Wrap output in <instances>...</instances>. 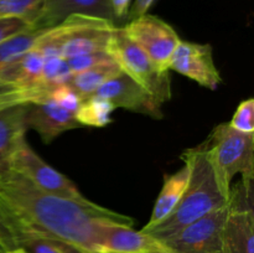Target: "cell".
<instances>
[{"label": "cell", "mask_w": 254, "mask_h": 253, "mask_svg": "<svg viewBox=\"0 0 254 253\" xmlns=\"http://www.w3.org/2000/svg\"><path fill=\"white\" fill-rule=\"evenodd\" d=\"M189 179H190V169L186 164H184L183 168L179 169L176 173L164 178L163 188L154 203L149 222L144 226L143 231L150 230L173 213L185 193Z\"/></svg>", "instance_id": "obj_16"}, {"label": "cell", "mask_w": 254, "mask_h": 253, "mask_svg": "<svg viewBox=\"0 0 254 253\" xmlns=\"http://www.w3.org/2000/svg\"><path fill=\"white\" fill-rule=\"evenodd\" d=\"M228 211L230 202L161 241L174 253H221L222 231Z\"/></svg>", "instance_id": "obj_8"}, {"label": "cell", "mask_w": 254, "mask_h": 253, "mask_svg": "<svg viewBox=\"0 0 254 253\" xmlns=\"http://www.w3.org/2000/svg\"><path fill=\"white\" fill-rule=\"evenodd\" d=\"M27 104L0 109V175L7 173L20 146L26 143Z\"/></svg>", "instance_id": "obj_15"}, {"label": "cell", "mask_w": 254, "mask_h": 253, "mask_svg": "<svg viewBox=\"0 0 254 253\" xmlns=\"http://www.w3.org/2000/svg\"><path fill=\"white\" fill-rule=\"evenodd\" d=\"M67 64L72 73H77V72L84 71L87 68H92V67L99 66V64H107L113 63L112 57L107 54L106 51L93 52V54L81 55V56H74L71 59H67Z\"/></svg>", "instance_id": "obj_22"}, {"label": "cell", "mask_w": 254, "mask_h": 253, "mask_svg": "<svg viewBox=\"0 0 254 253\" xmlns=\"http://www.w3.org/2000/svg\"><path fill=\"white\" fill-rule=\"evenodd\" d=\"M221 253H254V213L252 197L242 186L231 192L230 211L222 231Z\"/></svg>", "instance_id": "obj_10"}, {"label": "cell", "mask_w": 254, "mask_h": 253, "mask_svg": "<svg viewBox=\"0 0 254 253\" xmlns=\"http://www.w3.org/2000/svg\"><path fill=\"white\" fill-rule=\"evenodd\" d=\"M101 97L107 99L114 108H123L135 113L145 114L151 118H163L161 104H159L143 87L127 76L124 72L104 82L91 97Z\"/></svg>", "instance_id": "obj_11"}, {"label": "cell", "mask_w": 254, "mask_h": 253, "mask_svg": "<svg viewBox=\"0 0 254 253\" xmlns=\"http://www.w3.org/2000/svg\"><path fill=\"white\" fill-rule=\"evenodd\" d=\"M96 253H174L150 233L133 230L123 222H109L102 228Z\"/></svg>", "instance_id": "obj_12"}, {"label": "cell", "mask_w": 254, "mask_h": 253, "mask_svg": "<svg viewBox=\"0 0 254 253\" xmlns=\"http://www.w3.org/2000/svg\"><path fill=\"white\" fill-rule=\"evenodd\" d=\"M114 109L111 102L93 96L81 102L76 111V118L82 126L102 128L112 122L111 116Z\"/></svg>", "instance_id": "obj_18"}, {"label": "cell", "mask_w": 254, "mask_h": 253, "mask_svg": "<svg viewBox=\"0 0 254 253\" xmlns=\"http://www.w3.org/2000/svg\"><path fill=\"white\" fill-rule=\"evenodd\" d=\"M72 15L98 17L116 24L109 0H44L31 29H51Z\"/></svg>", "instance_id": "obj_13"}, {"label": "cell", "mask_w": 254, "mask_h": 253, "mask_svg": "<svg viewBox=\"0 0 254 253\" xmlns=\"http://www.w3.org/2000/svg\"><path fill=\"white\" fill-rule=\"evenodd\" d=\"M109 1H111L112 12H113L116 24L117 21H122L128 17L131 0H109Z\"/></svg>", "instance_id": "obj_25"}, {"label": "cell", "mask_w": 254, "mask_h": 253, "mask_svg": "<svg viewBox=\"0 0 254 253\" xmlns=\"http://www.w3.org/2000/svg\"><path fill=\"white\" fill-rule=\"evenodd\" d=\"M44 31L45 30L29 29L0 42V69L20 55L32 49Z\"/></svg>", "instance_id": "obj_19"}, {"label": "cell", "mask_w": 254, "mask_h": 253, "mask_svg": "<svg viewBox=\"0 0 254 253\" xmlns=\"http://www.w3.org/2000/svg\"><path fill=\"white\" fill-rule=\"evenodd\" d=\"M228 124L238 131L254 134V99L248 98L241 102Z\"/></svg>", "instance_id": "obj_21"}, {"label": "cell", "mask_w": 254, "mask_h": 253, "mask_svg": "<svg viewBox=\"0 0 254 253\" xmlns=\"http://www.w3.org/2000/svg\"><path fill=\"white\" fill-rule=\"evenodd\" d=\"M123 27L127 36L161 71H169V62L181 41L173 26L153 15H141Z\"/></svg>", "instance_id": "obj_6"}, {"label": "cell", "mask_w": 254, "mask_h": 253, "mask_svg": "<svg viewBox=\"0 0 254 253\" xmlns=\"http://www.w3.org/2000/svg\"><path fill=\"white\" fill-rule=\"evenodd\" d=\"M170 69L212 91L222 82L213 60L212 47L208 44L181 40L169 62V71Z\"/></svg>", "instance_id": "obj_9"}, {"label": "cell", "mask_w": 254, "mask_h": 253, "mask_svg": "<svg viewBox=\"0 0 254 253\" xmlns=\"http://www.w3.org/2000/svg\"><path fill=\"white\" fill-rule=\"evenodd\" d=\"M0 253H29L27 251H25L24 248H11V250H5V251H1Z\"/></svg>", "instance_id": "obj_27"}, {"label": "cell", "mask_w": 254, "mask_h": 253, "mask_svg": "<svg viewBox=\"0 0 254 253\" xmlns=\"http://www.w3.org/2000/svg\"><path fill=\"white\" fill-rule=\"evenodd\" d=\"M44 0H0V19H21L32 26Z\"/></svg>", "instance_id": "obj_20"}, {"label": "cell", "mask_w": 254, "mask_h": 253, "mask_svg": "<svg viewBox=\"0 0 254 253\" xmlns=\"http://www.w3.org/2000/svg\"><path fill=\"white\" fill-rule=\"evenodd\" d=\"M181 159L190 169V179L180 203L166 220L144 231L159 240L173 235L189 223L230 202L223 196L217 183L206 141L184 151Z\"/></svg>", "instance_id": "obj_2"}, {"label": "cell", "mask_w": 254, "mask_h": 253, "mask_svg": "<svg viewBox=\"0 0 254 253\" xmlns=\"http://www.w3.org/2000/svg\"><path fill=\"white\" fill-rule=\"evenodd\" d=\"M216 179L223 196L231 201L232 180L242 175L243 191L252 197L254 176V134L233 129L228 123L218 124L206 140Z\"/></svg>", "instance_id": "obj_3"}, {"label": "cell", "mask_w": 254, "mask_h": 253, "mask_svg": "<svg viewBox=\"0 0 254 253\" xmlns=\"http://www.w3.org/2000/svg\"><path fill=\"white\" fill-rule=\"evenodd\" d=\"M121 68L117 66L116 62L99 64L77 73H72L64 84L68 86L82 102L89 98L104 82L118 74Z\"/></svg>", "instance_id": "obj_17"}, {"label": "cell", "mask_w": 254, "mask_h": 253, "mask_svg": "<svg viewBox=\"0 0 254 253\" xmlns=\"http://www.w3.org/2000/svg\"><path fill=\"white\" fill-rule=\"evenodd\" d=\"M26 126L27 129L36 131L45 144H50L64 131L82 128L76 118V112L51 99L27 104Z\"/></svg>", "instance_id": "obj_14"}, {"label": "cell", "mask_w": 254, "mask_h": 253, "mask_svg": "<svg viewBox=\"0 0 254 253\" xmlns=\"http://www.w3.org/2000/svg\"><path fill=\"white\" fill-rule=\"evenodd\" d=\"M155 0H135L133 4V6L129 9L128 12V19L133 20L135 17L141 16V15L148 14L149 9L151 7V5L154 4Z\"/></svg>", "instance_id": "obj_26"}, {"label": "cell", "mask_w": 254, "mask_h": 253, "mask_svg": "<svg viewBox=\"0 0 254 253\" xmlns=\"http://www.w3.org/2000/svg\"><path fill=\"white\" fill-rule=\"evenodd\" d=\"M10 170L20 174L25 179L34 184L36 188L50 195L57 197L66 198V200L76 201V202L89 203L91 200L86 197L76 184L72 183L67 176L57 171L49 164L45 163L29 144L24 143L15 153L11 160Z\"/></svg>", "instance_id": "obj_7"}, {"label": "cell", "mask_w": 254, "mask_h": 253, "mask_svg": "<svg viewBox=\"0 0 254 253\" xmlns=\"http://www.w3.org/2000/svg\"><path fill=\"white\" fill-rule=\"evenodd\" d=\"M109 222L134 225L133 218L94 202L50 195L15 171L0 175V250L29 240L61 243L77 253H96L101 231Z\"/></svg>", "instance_id": "obj_1"}, {"label": "cell", "mask_w": 254, "mask_h": 253, "mask_svg": "<svg viewBox=\"0 0 254 253\" xmlns=\"http://www.w3.org/2000/svg\"><path fill=\"white\" fill-rule=\"evenodd\" d=\"M31 29V25L21 19H0V42L14 35Z\"/></svg>", "instance_id": "obj_24"}, {"label": "cell", "mask_w": 254, "mask_h": 253, "mask_svg": "<svg viewBox=\"0 0 254 253\" xmlns=\"http://www.w3.org/2000/svg\"><path fill=\"white\" fill-rule=\"evenodd\" d=\"M116 26L118 25L108 20L72 15L56 26L45 30L37 40L36 46L45 55H59L64 60L106 51Z\"/></svg>", "instance_id": "obj_4"}, {"label": "cell", "mask_w": 254, "mask_h": 253, "mask_svg": "<svg viewBox=\"0 0 254 253\" xmlns=\"http://www.w3.org/2000/svg\"><path fill=\"white\" fill-rule=\"evenodd\" d=\"M17 247L24 248L29 253H77L76 251L61 245V243H56L46 240L25 241V242L20 243Z\"/></svg>", "instance_id": "obj_23"}, {"label": "cell", "mask_w": 254, "mask_h": 253, "mask_svg": "<svg viewBox=\"0 0 254 253\" xmlns=\"http://www.w3.org/2000/svg\"><path fill=\"white\" fill-rule=\"evenodd\" d=\"M106 52L122 72L143 87L159 104L171 98L169 71H161L148 56L127 36L123 27L116 26L107 44Z\"/></svg>", "instance_id": "obj_5"}]
</instances>
